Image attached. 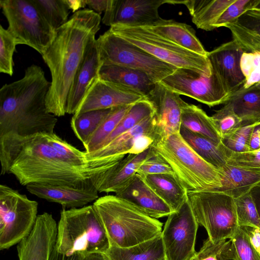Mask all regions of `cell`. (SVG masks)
I'll list each match as a JSON object with an SVG mask.
<instances>
[{
  "mask_svg": "<svg viewBox=\"0 0 260 260\" xmlns=\"http://www.w3.org/2000/svg\"><path fill=\"white\" fill-rule=\"evenodd\" d=\"M1 174H13L19 183L97 186L105 173L74 167L48 142L45 133L0 136Z\"/></svg>",
  "mask_w": 260,
  "mask_h": 260,
  "instance_id": "cell-1",
  "label": "cell"
},
{
  "mask_svg": "<svg viewBox=\"0 0 260 260\" xmlns=\"http://www.w3.org/2000/svg\"><path fill=\"white\" fill-rule=\"evenodd\" d=\"M100 15L89 9L74 13L56 30L52 43L42 55L51 81L46 99L47 111L55 116L67 114L69 93L88 45L101 27Z\"/></svg>",
  "mask_w": 260,
  "mask_h": 260,
  "instance_id": "cell-2",
  "label": "cell"
},
{
  "mask_svg": "<svg viewBox=\"0 0 260 260\" xmlns=\"http://www.w3.org/2000/svg\"><path fill=\"white\" fill-rule=\"evenodd\" d=\"M50 85L42 68L32 64L26 68L22 78L2 86L0 136L54 132L58 120L47 111L46 105Z\"/></svg>",
  "mask_w": 260,
  "mask_h": 260,
  "instance_id": "cell-3",
  "label": "cell"
},
{
  "mask_svg": "<svg viewBox=\"0 0 260 260\" xmlns=\"http://www.w3.org/2000/svg\"><path fill=\"white\" fill-rule=\"evenodd\" d=\"M93 206L104 226L110 246L129 247L161 234V222L115 194L99 197Z\"/></svg>",
  "mask_w": 260,
  "mask_h": 260,
  "instance_id": "cell-4",
  "label": "cell"
},
{
  "mask_svg": "<svg viewBox=\"0 0 260 260\" xmlns=\"http://www.w3.org/2000/svg\"><path fill=\"white\" fill-rule=\"evenodd\" d=\"M151 147L170 165L187 192L216 191L222 187L220 170L200 157L179 133L157 138Z\"/></svg>",
  "mask_w": 260,
  "mask_h": 260,
  "instance_id": "cell-5",
  "label": "cell"
},
{
  "mask_svg": "<svg viewBox=\"0 0 260 260\" xmlns=\"http://www.w3.org/2000/svg\"><path fill=\"white\" fill-rule=\"evenodd\" d=\"M110 242L93 205L63 209L57 224L55 247L67 255L105 253Z\"/></svg>",
  "mask_w": 260,
  "mask_h": 260,
  "instance_id": "cell-6",
  "label": "cell"
},
{
  "mask_svg": "<svg viewBox=\"0 0 260 260\" xmlns=\"http://www.w3.org/2000/svg\"><path fill=\"white\" fill-rule=\"evenodd\" d=\"M109 29L125 41L177 69H189L207 77L212 75V67L207 57L181 47L146 26L115 25Z\"/></svg>",
  "mask_w": 260,
  "mask_h": 260,
  "instance_id": "cell-7",
  "label": "cell"
},
{
  "mask_svg": "<svg viewBox=\"0 0 260 260\" xmlns=\"http://www.w3.org/2000/svg\"><path fill=\"white\" fill-rule=\"evenodd\" d=\"M8 30L17 45L28 46L42 55L54 39L56 30L32 0H1Z\"/></svg>",
  "mask_w": 260,
  "mask_h": 260,
  "instance_id": "cell-8",
  "label": "cell"
},
{
  "mask_svg": "<svg viewBox=\"0 0 260 260\" xmlns=\"http://www.w3.org/2000/svg\"><path fill=\"white\" fill-rule=\"evenodd\" d=\"M187 197L199 225L211 241L229 239L239 228L232 197L219 191L187 192Z\"/></svg>",
  "mask_w": 260,
  "mask_h": 260,
  "instance_id": "cell-9",
  "label": "cell"
},
{
  "mask_svg": "<svg viewBox=\"0 0 260 260\" xmlns=\"http://www.w3.org/2000/svg\"><path fill=\"white\" fill-rule=\"evenodd\" d=\"M96 41L103 64H115L141 71L155 83L160 82L177 69L125 41L109 29L100 35Z\"/></svg>",
  "mask_w": 260,
  "mask_h": 260,
  "instance_id": "cell-10",
  "label": "cell"
},
{
  "mask_svg": "<svg viewBox=\"0 0 260 260\" xmlns=\"http://www.w3.org/2000/svg\"><path fill=\"white\" fill-rule=\"evenodd\" d=\"M38 203L6 185H0V249L18 244L32 230Z\"/></svg>",
  "mask_w": 260,
  "mask_h": 260,
  "instance_id": "cell-11",
  "label": "cell"
},
{
  "mask_svg": "<svg viewBox=\"0 0 260 260\" xmlns=\"http://www.w3.org/2000/svg\"><path fill=\"white\" fill-rule=\"evenodd\" d=\"M160 83L171 91L187 96L210 107L225 103L231 95L218 75L210 77L186 69H177Z\"/></svg>",
  "mask_w": 260,
  "mask_h": 260,
  "instance_id": "cell-12",
  "label": "cell"
},
{
  "mask_svg": "<svg viewBox=\"0 0 260 260\" xmlns=\"http://www.w3.org/2000/svg\"><path fill=\"white\" fill-rule=\"evenodd\" d=\"M198 225L188 200L168 216L161 234L166 260H189L196 253Z\"/></svg>",
  "mask_w": 260,
  "mask_h": 260,
  "instance_id": "cell-13",
  "label": "cell"
},
{
  "mask_svg": "<svg viewBox=\"0 0 260 260\" xmlns=\"http://www.w3.org/2000/svg\"><path fill=\"white\" fill-rule=\"evenodd\" d=\"M156 138L155 122L153 115L106 145L86 153L89 159L106 158L116 165L129 154H139L149 148Z\"/></svg>",
  "mask_w": 260,
  "mask_h": 260,
  "instance_id": "cell-14",
  "label": "cell"
},
{
  "mask_svg": "<svg viewBox=\"0 0 260 260\" xmlns=\"http://www.w3.org/2000/svg\"><path fill=\"white\" fill-rule=\"evenodd\" d=\"M168 0H108L102 22L110 27L149 26L161 17L158 9Z\"/></svg>",
  "mask_w": 260,
  "mask_h": 260,
  "instance_id": "cell-15",
  "label": "cell"
},
{
  "mask_svg": "<svg viewBox=\"0 0 260 260\" xmlns=\"http://www.w3.org/2000/svg\"><path fill=\"white\" fill-rule=\"evenodd\" d=\"M145 98L150 102L154 109L156 139L179 133L182 109L186 103L180 95L158 82Z\"/></svg>",
  "mask_w": 260,
  "mask_h": 260,
  "instance_id": "cell-16",
  "label": "cell"
},
{
  "mask_svg": "<svg viewBox=\"0 0 260 260\" xmlns=\"http://www.w3.org/2000/svg\"><path fill=\"white\" fill-rule=\"evenodd\" d=\"M57 235V224L52 214L38 215L30 234L17 244L19 260H49Z\"/></svg>",
  "mask_w": 260,
  "mask_h": 260,
  "instance_id": "cell-17",
  "label": "cell"
},
{
  "mask_svg": "<svg viewBox=\"0 0 260 260\" xmlns=\"http://www.w3.org/2000/svg\"><path fill=\"white\" fill-rule=\"evenodd\" d=\"M144 98L137 92L99 77L74 114L132 105Z\"/></svg>",
  "mask_w": 260,
  "mask_h": 260,
  "instance_id": "cell-18",
  "label": "cell"
},
{
  "mask_svg": "<svg viewBox=\"0 0 260 260\" xmlns=\"http://www.w3.org/2000/svg\"><path fill=\"white\" fill-rule=\"evenodd\" d=\"M244 52L233 40L207 53L212 70L218 75L230 95L242 86L245 81L240 67Z\"/></svg>",
  "mask_w": 260,
  "mask_h": 260,
  "instance_id": "cell-19",
  "label": "cell"
},
{
  "mask_svg": "<svg viewBox=\"0 0 260 260\" xmlns=\"http://www.w3.org/2000/svg\"><path fill=\"white\" fill-rule=\"evenodd\" d=\"M103 65L96 39L88 46L75 75L67 103V114H74L93 84L100 77Z\"/></svg>",
  "mask_w": 260,
  "mask_h": 260,
  "instance_id": "cell-20",
  "label": "cell"
},
{
  "mask_svg": "<svg viewBox=\"0 0 260 260\" xmlns=\"http://www.w3.org/2000/svg\"><path fill=\"white\" fill-rule=\"evenodd\" d=\"M28 191L40 198L60 204L63 207H84L99 197L96 187H76L69 185L32 183L26 186Z\"/></svg>",
  "mask_w": 260,
  "mask_h": 260,
  "instance_id": "cell-21",
  "label": "cell"
},
{
  "mask_svg": "<svg viewBox=\"0 0 260 260\" xmlns=\"http://www.w3.org/2000/svg\"><path fill=\"white\" fill-rule=\"evenodd\" d=\"M115 195L130 202L155 219L168 217L173 212L170 207L137 173Z\"/></svg>",
  "mask_w": 260,
  "mask_h": 260,
  "instance_id": "cell-22",
  "label": "cell"
},
{
  "mask_svg": "<svg viewBox=\"0 0 260 260\" xmlns=\"http://www.w3.org/2000/svg\"><path fill=\"white\" fill-rule=\"evenodd\" d=\"M155 153L150 147L139 154H129L107 171L99 182V192L116 193L130 181L143 164Z\"/></svg>",
  "mask_w": 260,
  "mask_h": 260,
  "instance_id": "cell-23",
  "label": "cell"
},
{
  "mask_svg": "<svg viewBox=\"0 0 260 260\" xmlns=\"http://www.w3.org/2000/svg\"><path fill=\"white\" fill-rule=\"evenodd\" d=\"M147 27L151 31L171 42L198 54L207 57L208 52L190 25L161 18Z\"/></svg>",
  "mask_w": 260,
  "mask_h": 260,
  "instance_id": "cell-24",
  "label": "cell"
},
{
  "mask_svg": "<svg viewBox=\"0 0 260 260\" xmlns=\"http://www.w3.org/2000/svg\"><path fill=\"white\" fill-rule=\"evenodd\" d=\"M222 187L216 191L238 198L260 183V169L246 168L227 163L219 169Z\"/></svg>",
  "mask_w": 260,
  "mask_h": 260,
  "instance_id": "cell-25",
  "label": "cell"
},
{
  "mask_svg": "<svg viewBox=\"0 0 260 260\" xmlns=\"http://www.w3.org/2000/svg\"><path fill=\"white\" fill-rule=\"evenodd\" d=\"M100 78L111 82L146 96L154 87L155 83L141 71L115 64H103Z\"/></svg>",
  "mask_w": 260,
  "mask_h": 260,
  "instance_id": "cell-26",
  "label": "cell"
},
{
  "mask_svg": "<svg viewBox=\"0 0 260 260\" xmlns=\"http://www.w3.org/2000/svg\"><path fill=\"white\" fill-rule=\"evenodd\" d=\"M235 0H171L170 4H182L187 8L192 21L200 29H214L220 16Z\"/></svg>",
  "mask_w": 260,
  "mask_h": 260,
  "instance_id": "cell-27",
  "label": "cell"
},
{
  "mask_svg": "<svg viewBox=\"0 0 260 260\" xmlns=\"http://www.w3.org/2000/svg\"><path fill=\"white\" fill-rule=\"evenodd\" d=\"M226 27L244 51L260 52V13L247 10Z\"/></svg>",
  "mask_w": 260,
  "mask_h": 260,
  "instance_id": "cell-28",
  "label": "cell"
},
{
  "mask_svg": "<svg viewBox=\"0 0 260 260\" xmlns=\"http://www.w3.org/2000/svg\"><path fill=\"white\" fill-rule=\"evenodd\" d=\"M179 134L188 145L203 159L218 169L225 166L231 152L222 144H217L181 126Z\"/></svg>",
  "mask_w": 260,
  "mask_h": 260,
  "instance_id": "cell-29",
  "label": "cell"
},
{
  "mask_svg": "<svg viewBox=\"0 0 260 260\" xmlns=\"http://www.w3.org/2000/svg\"><path fill=\"white\" fill-rule=\"evenodd\" d=\"M142 178L173 212L179 210L188 200L187 191L174 175H150Z\"/></svg>",
  "mask_w": 260,
  "mask_h": 260,
  "instance_id": "cell-30",
  "label": "cell"
},
{
  "mask_svg": "<svg viewBox=\"0 0 260 260\" xmlns=\"http://www.w3.org/2000/svg\"><path fill=\"white\" fill-rule=\"evenodd\" d=\"M242 119L243 125L260 121V84L241 86L224 103Z\"/></svg>",
  "mask_w": 260,
  "mask_h": 260,
  "instance_id": "cell-31",
  "label": "cell"
},
{
  "mask_svg": "<svg viewBox=\"0 0 260 260\" xmlns=\"http://www.w3.org/2000/svg\"><path fill=\"white\" fill-rule=\"evenodd\" d=\"M105 254L109 260H160L165 258L161 235L129 247L110 246Z\"/></svg>",
  "mask_w": 260,
  "mask_h": 260,
  "instance_id": "cell-32",
  "label": "cell"
},
{
  "mask_svg": "<svg viewBox=\"0 0 260 260\" xmlns=\"http://www.w3.org/2000/svg\"><path fill=\"white\" fill-rule=\"evenodd\" d=\"M181 126L217 144L221 143V137L211 116L197 106L185 103L182 109Z\"/></svg>",
  "mask_w": 260,
  "mask_h": 260,
  "instance_id": "cell-33",
  "label": "cell"
},
{
  "mask_svg": "<svg viewBox=\"0 0 260 260\" xmlns=\"http://www.w3.org/2000/svg\"><path fill=\"white\" fill-rule=\"evenodd\" d=\"M112 109L88 111L74 114L71 128L83 146L87 143Z\"/></svg>",
  "mask_w": 260,
  "mask_h": 260,
  "instance_id": "cell-34",
  "label": "cell"
},
{
  "mask_svg": "<svg viewBox=\"0 0 260 260\" xmlns=\"http://www.w3.org/2000/svg\"><path fill=\"white\" fill-rule=\"evenodd\" d=\"M132 105L122 106L112 108L110 112L84 146L85 151L87 153L97 150L103 144Z\"/></svg>",
  "mask_w": 260,
  "mask_h": 260,
  "instance_id": "cell-35",
  "label": "cell"
},
{
  "mask_svg": "<svg viewBox=\"0 0 260 260\" xmlns=\"http://www.w3.org/2000/svg\"><path fill=\"white\" fill-rule=\"evenodd\" d=\"M154 113L152 105L145 98L135 103L100 148L106 145L119 135L131 129L144 119L154 115Z\"/></svg>",
  "mask_w": 260,
  "mask_h": 260,
  "instance_id": "cell-36",
  "label": "cell"
},
{
  "mask_svg": "<svg viewBox=\"0 0 260 260\" xmlns=\"http://www.w3.org/2000/svg\"><path fill=\"white\" fill-rule=\"evenodd\" d=\"M32 1L55 30L68 21L70 9L67 0H32Z\"/></svg>",
  "mask_w": 260,
  "mask_h": 260,
  "instance_id": "cell-37",
  "label": "cell"
},
{
  "mask_svg": "<svg viewBox=\"0 0 260 260\" xmlns=\"http://www.w3.org/2000/svg\"><path fill=\"white\" fill-rule=\"evenodd\" d=\"M226 254L229 260H260L247 235L240 226L229 239Z\"/></svg>",
  "mask_w": 260,
  "mask_h": 260,
  "instance_id": "cell-38",
  "label": "cell"
},
{
  "mask_svg": "<svg viewBox=\"0 0 260 260\" xmlns=\"http://www.w3.org/2000/svg\"><path fill=\"white\" fill-rule=\"evenodd\" d=\"M235 204L240 226H250L260 229V218L250 192L235 199Z\"/></svg>",
  "mask_w": 260,
  "mask_h": 260,
  "instance_id": "cell-39",
  "label": "cell"
},
{
  "mask_svg": "<svg viewBox=\"0 0 260 260\" xmlns=\"http://www.w3.org/2000/svg\"><path fill=\"white\" fill-rule=\"evenodd\" d=\"M17 44L7 29L0 25V72L12 76L14 73L13 55Z\"/></svg>",
  "mask_w": 260,
  "mask_h": 260,
  "instance_id": "cell-40",
  "label": "cell"
},
{
  "mask_svg": "<svg viewBox=\"0 0 260 260\" xmlns=\"http://www.w3.org/2000/svg\"><path fill=\"white\" fill-rule=\"evenodd\" d=\"M255 123L242 125L222 138V144L232 152L250 151L249 146V139Z\"/></svg>",
  "mask_w": 260,
  "mask_h": 260,
  "instance_id": "cell-41",
  "label": "cell"
},
{
  "mask_svg": "<svg viewBox=\"0 0 260 260\" xmlns=\"http://www.w3.org/2000/svg\"><path fill=\"white\" fill-rule=\"evenodd\" d=\"M211 117L221 139L243 125L242 119L225 104Z\"/></svg>",
  "mask_w": 260,
  "mask_h": 260,
  "instance_id": "cell-42",
  "label": "cell"
},
{
  "mask_svg": "<svg viewBox=\"0 0 260 260\" xmlns=\"http://www.w3.org/2000/svg\"><path fill=\"white\" fill-rule=\"evenodd\" d=\"M240 67L245 78L244 88L260 84V52L244 51L241 58Z\"/></svg>",
  "mask_w": 260,
  "mask_h": 260,
  "instance_id": "cell-43",
  "label": "cell"
},
{
  "mask_svg": "<svg viewBox=\"0 0 260 260\" xmlns=\"http://www.w3.org/2000/svg\"><path fill=\"white\" fill-rule=\"evenodd\" d=\"M228 243L226 240L212 242L208 238L196 252L197 260H229L226 255Z\"/></svg>",
  "mask_w": 260,
  "mask_h": 260,
  "instance_id": "cell-44",
  "label": "cell"
},
{
  "mask_svg": "<svg viewBox=\"0 0 260 260\" xmlns=\"http://www.w3.org/2000/svg\"><path fill=\"white\" fill-rule=\"evenodd\" d=\"M137 173L142 177L156 174L174 175L173 170L170 165L155 151L152 156L143 162L138 169Z\"/></svg>",
  "mask_w": 260,
  "mask_h": 260,
  "instance_id": "cell-45",
  "label": "cell"
},
{
  "mask_svg": "<svg viewBox=\"0 0 260 260\" xmlns=\"http://www.w3.org/2000/svg\"><path fill=\"white\" fill-rule=\"evenodd\" d=\"M251 0H235L223 12L215 24V28L226 27L236 20L241 15L248 10Z\"/></svg>",
  "mask_w": 260,
  "mask_h": 260,
  "instance_id": "cell-46",
  "label": "cell"
},
{
  "mask_svg": "<svg viewBox=\"0 0 260 260\" xmlns=\"http://www.w3.org/2000/svg\"><path fill=\"white\" fill-rule=\"evenodd\" d=\"M228 164L260 169V149L245 152H231Z\"/></svg>",
  "mask_w": 260,
  "mask_h": 260,
  "instance_id": "cell-47",
  "label": "cell"
},
{
  "mask_svg": "<svg viewBox=\"0 0 260 260\" xmlns=\"http://www.w3.org/2000/svg\"><path fill=\"white\" fill-rule=\"evenodd\" d=\"M240 227L247 235L251 244L260 257V229L250 226Z\"/></svg>",
  "mask_w": 260,
  "mask_h": 260,
  "instance_id": "cell-48",
  "label": "cell"
},
{
  "mask_svg": "<svg viewBox=\"0 0 260 260\" xmlns=\"http://www.w3.org/2000/svg\"><path fill=\"white\" fill-rule=\"evenodd\" d=\"M249 146L251 151L260 149V121L255 123L252 131Z\"/></svg>",
  "mask_w": 260,
  "mask_h": 260,
  "instance_id": "cell-49",
  "label": "cell"
},
{
  "mask_svg": "<svg viewBox=\"0 0 260 260\" xmlns=\"http://www.w3.org/2000/svg\"><path fill=\"white\" fill-rule=\"evenodd\" d=\"M108 0H87V6L91 9L101 14L106 10Z\"/></svg>",
  "mask_w": 260,
  "mask_h": 260,
  "instance_id": "cell-50",
  "label": "cell"
},
{
  "mask_svg": "<svg viewBox=\"0 0 260 260\" xmlns=\"http://www.w3.org/2000/svg\"><path fill=\"white\" fill-rule=\"evenodd\" d=\"M85 256L80 254H75L71 255H67L59 252L54 248L49 260H83Z\"/></svg>",
  "mask_w": 260,
  "mask_h": 260,
  "instance_id": "cell-51",
  "label": "cell"
},
{
  "mask_svg": "<svg viewBox=\"0 0 260 260\" xmlns=\"http://www.w3.org/2000/svg\"><path fill=\"white\" fill-rule=\"evenodd\" d=\"M67 4L70 10L74 13L81 8L85 9L87 6V0H67Z\"/></svg>",
  "mask_w": 260,
  "mask_h": 260,
  "instance_id": "cell-52",
  "label": "cell"
},
{
  "mask_svg": "<svg viewBox=\"0 0 260 260\" xmlns=\"http://www.w3.org/2000/svg\"><path fill=\"white\" fill-rule=\"evenodd\" d=\"M249 192L260 218V183L253 187Z\"/></svg>",
  "mask_w": 260,
  "mask_h": 260,
  "instance_id": "cell-53",
  "label": "cell"
},
{
  "mask_svg": "<svg viewBox=\"0 0 260 260\" xmlns=\"http://www.w3.org/2000/svg\"><path fill=\"white\" fill-rule=\"evenodd\" d=\"M83 260H109L104 253H95L85 256Z\"/></svg>",
  "mask_w": 260,
  "mask_h": 260,
  "instance_id": "cell-54",
  "label": "cell"
},
{
  "mask_svg": "<svg viewBox=\"0 0 260 260\" xmlns=\"http://www.w3.org/2000/svg\"><path fill=\"white\" fill-rule=\"evenodd\" d=\"M248 10H253L260 13V0H251L249 6Z\"/></svg>",
  "mask_w": 260,
  "mask_h": 260,
  "instance_id": "cell-55",
  "label": "cell"
},
{
  "mask_svg": "<svg viewBox=\"0 0 260 260\" xmlns=\"http://www.w3.org/2000/svg\"><path fill=\"white\" fill-rule=\"evenodd\" d=\"M196 254L189 260H197Z\"/></svg>",
  "mask_w": 260,
  "mask_h": 260,
  "instance_id": "cell-56",
  "label": "cell"
},
{
  "mask_svg": "<svg viewBox=\"0 0 260 260\" xmlns=\"http://www.w3.org/2000/svg\"><path fill=\"white\" fill-rule=\"evenodd\" d=\"M160 260H166V258H165H165H162V259H160Z\"/></svg>",
  "mask_w": 260,
  "mask_h": 260,
  "instance_id": "cell-57",
  "label": "cell"
}]
</instances>
